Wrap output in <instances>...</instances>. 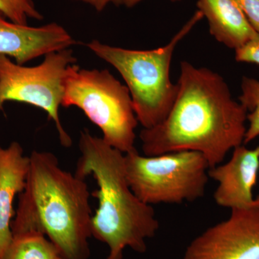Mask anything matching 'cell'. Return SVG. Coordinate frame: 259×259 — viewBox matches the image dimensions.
<instances>
[{
    "label": "cell",
    "instance_id": "cell-1",
    "mask_svg": "<svg viewBox=\"0 0 259 259\" xmlns=\"http://www.w3.org/2000/svg\"><path fill=\"white\" fill-rule=\"evenodd\" d=\"M177 95L165 120L142 130L145 156L190 151L202 153L209 168L244 142L248 112L232 97L221 75L181 63Z\"/></svg>",
    "mask_w": 259,
    "mask_h": 259
},
{
    "label": "cell",
    "instance_id": "cell-2",
    "mask_svg": "<svg viewBox=\"0 0 259 259\" xmlns=\"http://www.w3.org/2000/svg\"><path fill=\"white\" fill-rule=\"evenodd\" d=\"M26 183L12 221L13 236L47 237L64 259H88L90 192L83 179L63 169L55 155L33 151Z\"/></svg>",
    "mask_w": 259,
    "mask_h": 259
},
{
    "label": "cell",
    "instance_id": "cell-3",
    "mask_svg": "<svg viewBox=\"0 0 259 259\" xmlns=\"http://www.w3.org/2000/svg\"><path fill=\"white\" fill-rule=\"evenodd\" d=\"M79 150L76 175L83 180L93 175L99 187L92 236L108 246L106 259H122L127 247L145 253L146 241L156 236L159 222L152 206L140 200L130 187L125 154L87 129L81 133Z\"/></svg>",
    "mask_w": 259,
    "mask_h": 259
},
{
    "label": "cell",
    "instance_id": "cell-4",
    "mask_svg": "<svg viewBox=\"0 0 259 259\" xmlns=\"http://www.w3.org/2000/svg\"><path fill=\"white\" fill-rule=\"evenodd\" d=\"M203 18L197 11L171 41L164 47L148 51L130 50L93 40L87 47L117 70L132 99L135 114L145 129L161 123L169 113L177 86L170 79L174 51L192 28Z\"/></svg>",
    "mask_w": 259,
    "mask_h": 259
},
{
    "label": "cell",
    "instance_id": "cell-5",
    "mask_svg": "<svg viewBox=\"0 0 259 259\" xmlns=\"http://www.w3.org/2000/svg\"><path fill=\"white\" fill-rule=\"evenodd\" d=\"M61 106L81 109L101 130L104 141L124 154L136 149L139 121L131 94L108 70L70 66Z\"/></svg>",
    "mask_w": 259,
    "mask_h": 259
},
{
    "label": "cell",
    "instance_id": "cell-6",
    "mask_svg": "<svg viewBox=\"0 0 259 259\" xmlns=\"http://www.w3.org/2000/svg\"><path fill=\"white\" fill-rule=\"evenodd\" d=\"M127 182L144 203L182 204L204 197L209 177L202 153L184 151L141 156L137 150L125 154Z\"/></svg>",
    "mask_w": 259,
    "mask_h": 259
},
{
    "label": "cell",
    "instance_id": "cell-7",
    "mask_svg": "<svg viewBox=\"0 0 259 259\" xmlns=\"http://www.w3.org/2000/svg\"><path fill=\"white\" fill-rule=\"evenodd\" d=\"M76 61L69 49L48 54L41 64L35 66L18 64L0 55V110L8 101L42 109L55 123L61 144L69 147L72 141L61 124L59 107L70 66Z\"/></svg>",
    "mask_w": 259,
    "mask_h": 259
},
{
    "label": "cell",
    "instance_id": "cell-8",
    "mask_svg": "<svg viewBox=\"0 0 259 259\" xmlns=\"http://www.w3.org/2000/svg\"><path fill=\"white\" fill-rule=\"evenodd\" d=\"M192 241L182 259H259V194Z\"/></svg>",
    "mask_w": 259,
    "mask_h": 259
},
{
    "label": "cell",
    "instance_id": "cell-9",
    "mask_svg": "<svg viewBox=\"0 0 259 259\" xmlns=\"http://www.w3.org/2000/svg\"><path fill=\"white\" fill-rule=\"evenodd\" d=\"M76 41L57 23L31 27L8 21L0 13V55L14 59L20 65L69 49Z\"/></svg>",
    "mask_w": 259,
    "mask_h": 259
},
{
    "label": "cell",
    "instance_id": "cell-10",
    "mask_svg": "<svg viewBox=\"0 0 259 259\" xmlns=\"http://www.w3.org/2000/svg\"><path fill=\"white\" fill-rule=\"evenodd\" d=\"M258 171L259 145L253 149L243 144L235 148L229 161L209 169V178L218 183L213 194L216 204L231 209L251 204Z\"/></svg>",
    "mask_w": 259,
    "mask_h": 259
},
{
    "label": "cell",
    "instance_id": "cell-11",
    "mask_svg": "<svg viewBox=\"0 0 259 259\" xmlns=\"http://www.w3.org/2000/svg\"><path fill=\"white\" fill-rule=\"evenodd\" d=\"M29 166L30 157L19 143L0 148V259L5 258L13 243V203L25 188Z\"/></svg>",
    "mask_w": 259,
    "mask_h": 259
},
{
    "label": "cell",
    "instance_id": "cell-12",
    "mask_svg": "<svg viewBox=\"0 0 259 259\" xmlns=\"http://www.w3.org/2000/svg\"><path fill=\"white\" fill-rule=\"evenodd\" d=\"M214 38L231 49H239L259 37L236 0H198Z\"/></svg>",
    "mask_w": 259,
    "mask_h": 259
},
{
    "label": "cell",
    "instance_id": "cell-13",
    "mask_svg": "<svg viewBox=\"0 0 259 259\" xmlns=\"http://www.w3.org/2000/svg\"><path fill=\"white\" fill-rule=\"evenodd\" d=\"M59 255L57 248L47 237L28 233L13 236L4 259H54Z\"/></svg>",
    "mask_w": 259,
    "mask_h": 259
},
{
    "label": "cell",
    "instance_id": "cell-14",
    "mask_svg": "<svg viewBox=\"0 0 259 259\" xmlns=\"http://www.w3.org/2000/svg\"><path fill=\"white\" fill-rule=\"evenodd\" d=\"M240 103L248 112V127L243 144H248L259 136V81L253 78L243 76L241 81Z\"/></svg>",
    "mask_w": 259,
    "mask_h": 259
},
{
    "label": "cell",
    "instance_id": "cell-15",
    "mask_svg": "<svg viewBox=\"0 0 259 259\" xmlns=\"http://www.w3.org/2000/svg\"><path fill=\"white\" fill-rule=\"evenodd\" d=\"M0 13L20 25H28L29 19H42L32 0H0Z\"/></svg>",
    "mask_w": 259,
    "mask_h": 259
},
{
    "label": "cell",
    "instance_id": "cell-16",
    "mask_svg": "<svg viewBox=\"0 0 259 259\" xmlns=\"http://www.w3.org/2000/svg\"><path fill=\"white\" fill-rule=\"evenodd\" d=\"M235 57L238 62L259 65V37L236 49Z\"/></svg>",
    "mask_w": 259,
    "mask_h": 259
},
{
    "label": "cell",
    "instance_id": "cell-17",
    "mask_svg": "<svg viewBox=\"0 0 259 259\" xmlns=\"http://www.w3.org/2000/svg\"><path fill=\"white\" fill-rule=\"evenodd\" d=\"M255 31L259 33V0H236Z\"/></svg>",
    "mask_w": 259,
    "mask_h": 259
},
{
    "label": "cell",
    "instance_id": "cell-18",
    "mask_svg": "<svg viewBox=\"0 0 259 259\" xmlns=\"http://www.w3.org/2000/svg\"><path fill=\"white\" fill-rule=\"evenodd\" d=\"M76 1L88 3L93 6L95 10L99 12L102 11L110 3L116 5L124 4V0H76Z\"/></svg>",
    "mask_w": 259,
    "mask_h": 259
},
{
    "label": "cell",
    "instance_id": "cell-19",
    "mask_svg": "<svg viewBox=\"0 0 259 259\" xmlns=\"http://www.w3.org/2000/svg\"><path fill=\"white\" fill-rule=\"evenodd\" d=\"M142 0H124V4L128 8H132L138 3H141Z\"/></svg>",
    "mask_w": 259,
    "mask_h": 259
},
{
    "label": "cell",
    "instance_id": "cell-20",
    "mask_svg": "<svg viewBox=\"0 0 259 259\" xmlns=\"http://www.w3.org/2000/svg\"><path fill=\"white\" fill-rule=\"evenodd\" d=\"M54 259H64L62 258V257H61L60 255H59V256L56 257V258Z\"/></svg>",
    "mask_w": 259,
    "mask_h": 259
},
{
    "label": "cell",
    "instance_id": "cell-21",
    "mask_svg": "<svg viewBox=\"0 0 259 259\" xmlns=\"http://www.w3.org/2000/svg\"><path fill=\"white\" fill-rule=\"evenodd\" d=\"M2 148L1 146H0V148Z\"/></svg>",
    "mask_w": 259,
    "mask_h": 259
}]
</instances>
